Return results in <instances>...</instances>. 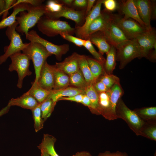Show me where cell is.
I'll list each match as a JSON object with an SVG mask.
<instances>
[{
  "instance_id": "cell-1",
  "label": "cell",
  "mask_w": 156,
  "mask_h": 156,
  "mask_svg": "<svg viewBox=\"0 0 156 156\" xmlns=\"http://www.w3.org/2000/svg\"><path fill=\"white\" fill-rule=\"evenodd\" d=\"M44 5L43 4L38 6L29 4L27 12L25 11L19 12V16L16 18L18 23L16 31L26 36L29 30L37 24L40 18L44 15Z\"/></svg>"
},
{
  "instance_id": "cell-2",
  "label": "cell",
  "mask_w": 156,
  "mask_h": 156,
  "mask_svg": "<svg viewBox=\"0 0 156 156\" xmlns=\"http://www.w3.org/2000/svg\"><path fill=\"white\" fill-rule=\"evenodd\" d=\"M37 27L42 34L49 37L62 33L73 35L75 33V29L71 27L67 22L45 16L40 18L37 23Z\"/></svg>"
},
{
  "instance_id": "cell-3",
  "label": "cell",
  "mask_w": 156,
  "mask_h": 156,
  "mask_svg": "<svg viewBox=\"0 0 156 156\" xmlns=\"http://www.w3.org/2000/svg\"><path fill=\"white\" fill-rule=\"evenodd\" d=\"M116 60L120 63L119 68L123 69L134 59L144 57L143 54L135 38L129 40L116 48Z\"/></svg>"
},
{
  "instance_id": "cell-4",
  "label": "cell",
  "mask_w": 156,
  "mask_h": 156,
  "mask_svg": "<svg viewBox=\"0 0 156 156\" xmlns=\"http://www.w3.org/2000/svg\"><path fill=\"white\" fill-rule=\"evenodd\" d=\"M116 112L118 118L125 121L136 135L141 136V130L146 122L142 120L133 110L128 108L121 98L117 103Z\"/></svg>"
},
{
  "instance_id": "cell-5",
  "label": "cell",
  "mask_w": 156,
  "mask_h": 156,
  "mask_svg": "<svg viewBox=\"0 0 156 156\" xmlns=\"http://www.w3.org/2000/svg\"><path fill=\"white\" fill-rule=\"evenodd\" d=\"M22 51L32 62L36 75L34 82L36 83L44 63L47 59L52 55L41 44L35 42H30L29 43L28 45Z\"/></svg>"
},
{
  "instance_id": "cell-6",
  "label": "cell",
  "mask_w": 156,
  "mask_h": 156,
  "mask_svg": "<svg viewBox=\"0 0 156 156\" xmlns=\"http://www.w3.org/2000/svg\"><path fill=\"white\" fill-rule=\"evenodd\" d=\"M18 25L16 21L11 26L8 27L5 34L10 40L8 46L4 48V53L0 56V64L5 62L8 57L12 55L22 51L28 45V43H24L20 35L16 30Z\"/></svg>"
},
{
  "instance_id": "cell-7",
  "label": "cell",
  "mask_w": 156,
  "mask_h": 156,
  "mask_svg": "<svg viewBox=\"0 0 156 156\" xmlns=\"http://www.w3.org/2000/svg\"><path fill=\"white\" fill-rule=\"evenodd\" d=\"M10 57L11 63L8 70L10 72L16 71L17 72L18 76L17 86L21 88L24 78L26 76L31 75L32 73L29 68L30 60L26 55L21 52L15 53Z\"/></svg>"
},
{
  "instance_id": "cell-8",
  "label": "cell",
  "mask_w": 156,
  "mask_h": 156,
  "mask_svg": "<svg viewBox=\"0 0 156 156\" xmlns=\"http://www.w3.org/2000/svg\"><path fill=\"white\" fill-rule=\"evenodd\" d=\"M145 57L150 61L155 62L156 59V31L154 28L146 31L135 38Z\"/></svg>"
},
{
  "instance_id": "cell-9",
  "label": "cell",
  "mask_w": 156,
  "mask_h": 156,
  "mask_svg": "<svg viewBox=\"0 0 156 156\" xmlns=\"http://www.w3.org/2000/svg\"><path fill=\"white\" fill-rule=\"evenodd\" d=\"M25 37L26 39L30 42H37L41 44L49 53L55 55L58 60H61L62 56L66 53L69 49L68 44H55L40 37L34 30L29 31Z\"/></svg>"
},
{
  "instance_id": "cell-10",
  "label": "cell",
  "mask_w": 156,
  "mask_h": 156,
  "mask_svg": "<svg viewBox=\"0 0 156 156\" xmlns=\"http://www.w3.org/2000/svg\"><path fill=\"white\" fill-rule=\"evenodd\" d=\"M113 20L129 39L135 38L147 30L146 28L131 18H125L113 14Z\"/></svg>"
},
{
  "instance_id": "cell-11",
  "label": "cell",
  "mask_w": 156,
  "mask_h": 156,
  "mask_svg": "<svg viewBox=\"0 0 156 156\" xmlns=\"http://www.w3.org/2000/svg\"><path fill=\"white\" fill-rule=\"evenodd\" d=\"M101 32L112 46L116 47L121 43L129 40L124 33L114 21L113 18Z\"/></svg>"
},
{
  "instance_id": "cell-12",
  "label": "cell",
  "mask_w": 156,
  "mask_h": 156,
  "mask_svg": "<svg viewBox=\"0 0 156 156\" xmlns=\"http://www.w3.org/2000/svg\"><path fill=\"white\" fill-rule=\"evenodd\" d=\"M45 16L53 19H59L64 17L72 20L75 23V28L82 26L86 17V11L77 10L64 6L60 11Z\"/></svg>"
},
{
  "instance_id": "cell-13",
  "label": "cell",
  "mask_w": 156,
  "mask_h": 156,
  "mask_svg": "<svg viewBox=\"0 0 156 156\" xmlns=\"http://www.w3.org/2000/svg\"><path fill=\"white\" fill-rule=\"evenodd\" d=\"M113 14L105 9L90 24L83 39L86 40L89 36L97 31H102L113 18Z\"/></svg>"
},
{
  "instance_id": "cell-14",
  "label": "cell",
  "mask_w": 156,
  "mask_h": 156,
  "mask_svg": "<svg viewBox=\"0 0 156 156\" xmlns=\"http://www.w3.org/2000/svg\"><path fill=\"white\" fill-rule=\"evenodd\" d=\"M37 83L43 88L52 90L54 87V72L53 66L49 65L46 60L40 71Z\"/></svg>"
},
{
  "instance_id": "cell-15",
  "label": "cell",
  "mask_w": 156,
  "mask_h": 156,
  "mask_svg": "<svg viewBox=\"0 0 156 156\" xmlns=\"http://www.w3.org/2000/svg\"><path fill=\"white\" fill-rule=\"evenodd\" d=\"M108 92L109 96L110 106L107 120H114L118 119L116 112V107L119 100L124 93L120 81L115 83Z\"/></svg>"
},
{
  "instance_id": "cell-16",
  "label": "cell",
  "mask_w": 156,
  "mask_h": 156,
  "mask_svg": "<svg viewBox=\"0 0 156 156\" xmlns=\"http://www.w3.org/2000/svg\"><path fill=\"white\" fill-rule=\"evenodd\" d=\"M103 0H98L96 1L90 12L86 16L85 22L81 27L75 29V34L77 37L83 39L88 28L92 22L98 16L101 12V8Z\"/></svg>"
},
{
  "instance_id": "cell-17",
  "label": "cell",
  "mask_w": 156,
  "mask_h": 156,
  "mask_svg": "<svg viewBox=\"0 0 156 156\" xmlns=\"http://www.w3.org/2000/svg\"><path fill=\"white\" fill-rule=\"evenodd\" d=\"M118 7L121 12L124 15L123 17L132 18L146 28L144 23L139 16L133 0L121 1L119 3Z\"/></svg>"
},
{
  "instance_id": "cell-18",
  "label": "cell",
  "mask_w": 156,
  "mask_h": 156,
  "mask_svg": "<svg viewBox=\"0 0 156 156\" xmlns=\"http://www.w3.org/2000/svg\"><path fill=\"white\" fill-rule=\"evenodd\" d=\"M139 16L148 31L152 28L151 25V1L149 0H133Z\"/></svg>"
},
{
  "instance_id": "cell-19",
  "label": "cell",
  "mask_w": 156,
  "mask_h": 156,
  "mask_svg": "<svg viewBox=\"0 0 156 156\" xmlns=\"http://www.w3.org/2000/svg\"><path fill=\"white\" fill-rule=\"evenodd\" d=\"M78 54L73 53L61 62L56 63L55 66L66 74L69 75L75 73L79 69L78 61Z\"/></svg>"
},
{
  "instance_id": "cell-20",
  "label": "cell",
  "mask_w": 156,
  "mask_h": 156,
  "mask_svg": "<svg viewBox=\"0 0 156 156\" xmlns=\"http://www.w3.org/2000/svg\"><path fill=\"white\" fill-rule=\"evenodd\" d=\"M39 104L33 97L25 92L19 97L11 99L9 101L8 105L10 107L17 106L31 110Z\"/></svg>"
},
{
  "instance_id": "cell-21",
  "label": "cell",
  "mask_w": 156,
  "mask_h": 156,
  "mask_svg": "<svg viewBox=\"0 0 156 156\" xmlns=\"http://www.w3.org/2000/svg\"><path fill=\"white\" fill-rule=\"evenodd\" d=\"M87 39L98 48L99 53L102 55L109 51L111 46L100 31L93 33L88 36Z\"/></svg>"
},
{
  "instance_id": "cell-22",
  "label": "cell",
  "mask_w": 156,
  "mask_h": 156,
  "mask_svg": "<svg viewBox=\"0 0 156 156\" xmlns=\"http://www.w3.org/2000/svg\"><path fill=\"white\" fill-rule=\"evenodd\" d=\"M84 89L75 87H66L57 90H53L48 99H51L55 102L58 101L62 97H68L74 96L78 94H84L85 92Z\"/></svg>"
},
{
  "instance_id": "cell-23",
  "label": "cell",
  "mask_w": 156,
  "mask_h": 156,
  "mask_svg": "<svg viewBox=\"0 0 156 156\" xmlns=\"http://www.w3.org/2000/svg\"><path fill=\"white\" fill-rule=\"evenodd\" d=\"M85 94L89 99L91 105L89 108L91 112L94 114H100L99 104L98 93L94 88L92 83L88 85L84 89Z\"/></svg>"
},
{
  "instance_id": "cell-24",
  "label": "cell",
  "mask_w": 156,
  "mask_h": 156,
  "mask_svg": "<svg viewBox=\"0 0 156 156\" xmlns=\"http://www.w3.org/2000/svg\"><path fill=\"white\" fill-rule=\"evenodd\" d=\"M28 6V4L24 3L13 5L12 6L13 11L11 14L0 22V29L12 25L16 21V15L21 11L27 10Z\"/></svg>"
},
{
  "instance_id": "cell-25",
  "label": "cell",
  "mask_w": 156,
  "mask_h": 156,
  "mask_svg": "<svg viewBox=\"0 0 156 156\" xmlns=\"http://www.w3.org/2000/svg\"><path fill=\"white\" fill-rule=\"evenodd\" d=\"M31 83V87L26 92L33 97L39 103L47 99L53 91L43 88L34 81Z\"/></svg>"
},
{
  "instance_id": "cell-26",
  "label": "cell",
  "mask_w": 156,
  "mask_h": 156,
  "mask_svg": "<svg viewBox=\"0 0 156 156\" xmlns=\"http://www.w3.org/2000/svg\"><path fill=\"white\" fill-rule=\"evenodd\" d=\"M56 140V138L53 135L44 134L41 143L38 146V148L40 150L45 151L50 156H60L54 148V144Z\"/></svg>"
},
{
  "instance_id": "cell-27",
  "label": "cell",
  "mask_w": 156,
  "mask_h": 156,
  "mask_svg": "<svg viewBox=\"0 0 156 156\" xmlns=\"http://www.w3.org/2000/svg\"><path fill=\"white\" fill-rule=\"evenodd\" d=\"M54 72V87L53 90L63 89L69 85V78L64 73L53 66Z\"/></svg>"
},
{
  "instance_id": "cell-28",
  "label": "cell",
  "mask_w": 156,
  "mask_h": 156,
  "mask_svg": "<svg viewBox=\"0 0 156 156\" xmlns=\"http://www.w3.org/2000/svg\"><path fill=\"white\" fill-rule=\"evenodd\" d=\"M78 61L79 69L88 85L93 84L95 81L90 71L86 56L78 54Z\"/></svg>"
},
{
  "instance_id": "cell-29",
  "label": "cell",
  "mask_w": 156,
  "mask_h": 156,
  "mask_svg": "<svg viewBox=\"0 0 156 156\" xmlns=\"http://www.w3.org/2000/svg\"><path fill=\"white\" fill-rule=\"evenodd\" d=\"M146 122H156V107L152 106L137 108L133 110Z\"/></svg>"
},
{
  "instance_id": "cell-30",
  "label": "cell",
  "mask_w": 156,
  "mask_h": 156,
  "mask_svg": "<svg viewBox=\"0 0 156 156\" xmlns=\"http://www.w3.org/2000/svg\"><path fill=\"white\" fill-rule=\"evenodd\" d=\"M116 49L111 45L109 51L106 53V59L105 62L104 67L107 74H112L116 65Z\"/></svg>"
},
{
  "instance_id": "cell-31",
  "label": "cell",
  "mask_w": 156,
  "mask_h": 156,
  "mask_svg": "<svg viewBox=\"0 0 156 156\" xmlns=\"http://www.w3.org/2000/svg\"><path fill=\"white\" fill-rule=\"evenodd\" d=\"M86 58L90 71L95 81L101 75L107 74L104 69V63L88 57H86Z\"/></svg>"
},
{
  "instance_id": "cell-32",
  "label": "cell",
  "mask_w": 156,
  "mask_h": 156,
  "mask_svg": "<svg viewBox=\"0 0 156 156\" xmlns=\"http://www.w3.org/2000/svg\"><path fill=\"white\" fill-rule=\"evenodd\" d=\"M99 104L100 114L107 119L110 106V99L107 91L98 93Z\"/></svg>"
},
{
  "instance_id": "cell-33",
  "label": "cell",
  "mask_w": 156,
  "mask_h": 156,
  "mask_svg": "<svg viewBox=\"0 0 156 156\" xmlns=\"http://www.w3.org/2000/svg\"><path fill=\"white\" fill-rule=\"evenodd\" d=\"M141 136L156 141V122H145L141 130Z\"/></svg>"
},
{
  "instance_id": "cell-34",
  "label": "cell",
  "mask_w": 156,
  "mask_h": 156,
  "mask_svg": "<svg viewBox=\"0 0 156 156\" xmlns=\"http://www.w3.org/2000/svg\"><path fill=\"white\" fill-rule=\"evenodd\" d=\"M56 103L51 99H47L40 103L42 118L45 121L51 115Z\"/></svg>"
},
{
  "instance_id": "cell-35",
  "label": "cell",
  "mask_w": 156,
  "mask_h": 156,
  "mask_svg": "<svg viewBox=\"0 0 156 156\" xmlns=\"http://www.w3.org/2000/svg\"><path fill=\"white\" fill-rule=\"evenodd\" d=\"M69 81L72 85L83 89L88 85L80 69L70 75Z\"/></svg>"
},
{
  "instance_id": "cell-36",
  "label": "cell",
  "mask_w": 156,
  "mask_h": 156,
  "mask_svg": "<svg viewBox=\"0 0 156 156\" xmlns=\"http://www.w3.org/2000/svg\"><path fill=\"white\" fill-rule=\"evenodd\" d=\"M31 111L34 122V127L35 131L37 132L43 128L44 122L42 118L40 103Z\"/></svg>"
},
{
  "instance_id": "cell-37",
  "label": "cell",
  "mask_w": 156,
  "mask_h": 156,
  "mask_svg": "<svg viewBox=\"0 0 156 156\" xmlns=\"http://www.w3.org/2000/svg\"><path fill=\"white\" fill-rule=\"evenodd\" d=\"M63 6L58 0H48L44 5V15L58 12L62 9Z\"/></svg>"
},
{
  "instance_id": "cell-38",
  "label": "cell",
  "mask_w": 156,
  "mask_h": 156,
  "mask_svg": "<svg viewBox=\"0 0 156 156\" xmlns=\"http://www.w3.org/2000/svg\"><path fill=\"white\" fill-rule=\"evenodd\" d=\"M83 46L91 53L95 59L102 63H105V59L103 55L96 51L89 40H86Z\"/></svg>"
},
{
  "instance_id": "cell-39",
  "label": "cell",
  "mask_w": 156,
  "mask_h": 156,
  "mask_svg": "<svg viewBox=\"0 0 156 156\" xmlns=\"http://www.w3.org/2000/svg\"><path fill=\"white\" fill-rule=\"evenodd\" d=\"M108 88L110 89L117 82L120 81L119 78L112 74H106L101 76L99 79Z\"/></svg>"
},
{
  "instance_id": "cell-40",
  "label": "cell",
  "mask_w": 156,
  "mask_h": 156,
  "mask_svg": "<svg viewBox=\"0 0 156 156\" xmlns=\"http://www.w3.org/2000/svg\"><path fill=\"white\" fill-rule=\"evenodd\" d=\"M60 35L64 39L72 42L79 47L83 46L86 41V40L74 36L72 35L69 34L62 33Z\"/></svg>"
},
{
  "instance_id": "cell-41",
  "label": "cell",
  "mask_w": 156,
  "mask_h": 156,
  "mask_svg": "<svg viewBox=\"0 0 156 156\" xmlns=\"http://www.w3.org/2000/svg\"><path fill=\"white\" fill-rule=\"evenodd\" d=\"M88 0H74L71 8L79 11H86Z\"/></svg>"
},
{
  "instance_id": "cell-42",
  "label": "cell",
  "mask_w": 156,
  "mask_h": 156,
  "mask_svg": "<svg viewBox=\"0 0 156 156\" xmlns=\"http://www.w3.org/2000/svg\"><path fill=\"white\" fill-rule=\"evenodd\" d=\"M102 4L106 10L111 12L115 10L118 7V4L115 0H103Z\"/></svg>"
},
{
  "instance_id": "cell-43",
  "label": "cell",
  "mask_w": 156,
  "mask_h": 156,
  "mask_svg": "<svg viewBox=\"0 0 156 156\" xmlns=\"http://www.w3.org/2000/svg\"><path fill=\"white\" fill-rule=\"evenodd\" d=\"M93 84L94 88L98 93L106 92L110 89L99 80L97 81L96 80Z\"/></svg>"
},
{
  "instance_id": "cell-44",
  "label": "cell",
  "mask_w": 156,
  "mask_h": 156,
  "mask_svg": "<svg viewBox=\"0 0 156 156\" xmlns=\"http://www.w3.org/2000/svg\"><path fill=\"white\" fill-rule=\"evenodd\" d=\"M5 11L3 14L2 20L7 17L8 15L9 14V10L12 8V7L16 3V0H5Z\"/></svg>"
},
{
  "instance_id": "cell-45",
  "label": "cell",
  "mask_w": 156,
  "mask_h": 156,
  "mask_svg": "<svg viewBox=\"0 0 156 156\" xmlns=\"http://www.w3.org/2000/svg\"><path fill=\"white\" fill-rule=\"evenodd\" d=\"M44 1L43 0H17L14 5L24 3L33 6H38L42 4Z\"/></svg>"
},
{
  "instance_id": "cell-46",
  "label": "cell",
  "mask_w": 156,
  "mask_h": 156,
  "mask_svg": "<svg viewBox=\"0 0 156 156\" xmlns=\"http://www.w3.org/2000/svg\"><path fill=\"white\" fill-rule=\"evenodd\" d=\"M98 156H128V155L125 152L119 151L111 152L109 151H106L100 153Z\"/></svg>"
},
{
  "instance_id": "cell-47",
  "label": "cell",
  "mask_w": 156,
  "mask_h": 156,
  "mask_svg": "<svg viewBox=\"0 0 156 156\" xmlns=\"http://www.w3.org/2000/svg\"><path fill=\"white\" fill-rule=\"evenodd\" d=\"M83 94H80L73 96L69 97H62L58 101L66 100L81 103Z\"/></svg>"
},
{
  "instance_id": "cell-48",
  "label": "cell",
  "mask_w": 156,
  "mask_h": 156,
  "mask_svg": "<svg viewBox=\"0 0 156 156\" xmlns=\"http://www.w3.org/2000/svg\"><path fill=\"white\" fill-rule=\"evenodd\" d=\"M151 1V20L156 19V1L155 0Z\"/></svg>"
},
{
  "instance_id": "cell-49",
  "label": "cell",
  "mask_w": 156,
  "mask_h": 156,
  "mask_svg": "<svg viewBox=\"0 0 156 156\" xmlns=\"http://www.w3.org/2000/svg\"><path fill=\"white\" fill-rule=\"evenodd\" d=\"M96 1L95 0H88L87 5L86 11V16L91 11Z\"/></svg>"
},
{
  "instance_id": "cell-50",
  "label": "cell",
  "mask_w": 156,
  "mask_h": 156,
  "mask_svg": "<svg viewBox=\"0 0 156 156\" xmlns=\"http://www.w3.org/2000/svg\"><path fill=\"white\" fill-rule=\"evenodd\" d=\"M81 103L83 105L88 107L89 108L91 105L90 100L86 94H83Z\"/></svg>"
},
{
  "instance_id": "cell-51",
  "label": "cell",
  "mask_w": 156,
  "mask_h": 156,
  "mask_svg": "<svg viewBox=\"0 0 156 156\" xmlns=\"http://www.w3.org/2000/svg\"><path fill=\"white\" fill-rule=\"evenodd\" d=\"M58 1L64 6L71 8L74 0H58Z\"/></svg>"
},
{
  "instance_id": "cell-52",
  "label": "cell",
  "mask_w": 156,
  "mask_h": 156,
  "mask_svg": "<svg viewBox=\"0 0 156 156\" xmlns=\"http://www.w3.org/2000/svg\"><path fill=\"white\" fill-rule=\"evenodd\" d=\"M72 156H92L89 152L86 151L78 152Z\"/></svg>"
},
{
  "instance_id": "cell-53",
  "label": "cell",
  "mask_w": 156,
  "mask_h": 156,
  "mask_svg": "<svg viewBox=\"0 0 156 156\" xmlns=\"http://www.w3.org/2000/svg\"><path fill=\"white\" fill-rule=\"evenodd\" d=\"M10 106L8 105L0 110V117L7 113L9 110Z\"/></svg>"
},
{
  "instance_id": "cell-54",
  "label": "cell",
  "mask_w": 156,
  "mask_h": 156,
  "mask_svg": "<svg viewBox=\"0 0 156 156\" xmlns=\"http://www.w3.org/2000/svg\"><path fill=\"white\" fill-rule=\"evenodd\" d=\"M5 0H0V14H3L5 11Z\"/></svg>"
},
{
  "instance_id": "cell-55",
  "label": "cell",
  "mask_w": 156,
  "mask_h": 156,
  "mask_svg": "<svg viewBox=\"0 0 156 156\" xmlns=\"http://www.w3.org/2000/svg\"><path fill=\"white\" fill-rule=\"evenodd\" d=\"M41 153V156H50L48 153L45 151L42 150H40Z\"/></svg>"
}]
</instances>
